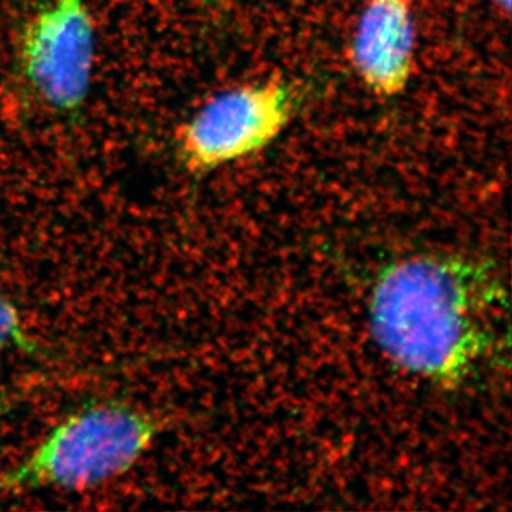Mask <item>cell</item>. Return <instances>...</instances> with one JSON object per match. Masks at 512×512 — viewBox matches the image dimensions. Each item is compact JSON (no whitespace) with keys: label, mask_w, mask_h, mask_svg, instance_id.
I'll return each mask as SVG.
<instances>
[{"label":"cell","mask_w":512,"mask_h":512,"mask_svg":"<svg viewBox=\"0 0 512 512\" xmlns=\"http://www.w3.org/2000/svg\"><path fill=\"white\" fill-rule=\"evenodd\" d=\"M507 295L488 266L417 255L386 266L369 298L377 346L397 366L444 387L478 375L508 346Z\"/></svg>","instance_id":"cell-1"},{"label":"cell","mask_w":512,"mask_h":512,"mask_svg":"<svg viewBox=\"0 0 512 512\" xmlns=\"http://www.w3.org/2000/svg\"><path fill=\"white\" fill-rule=\"evenodd\" d=\"M158 431L157 420L128 404L107 402L72 414L0 474V498L40 490H87L136 466Z\"/></svg>","instance_id":"cell-2"},{"label":"cell","mask_w":512,"mask_h":512,"mask_svg":"<svg viewBox=\"0 0 512 512\" xmlns=\"http://www.w3.org/2000/svg\"><path fill=\"white\" fill-rule=\"evenodd\" d=\"M301 103L299 84L281 77L215 94L178 128V160L205 174L259 153L284 133Z\"/></svg>","instance_id":"cell-3"},{"label":"cell","mask_w":512,"mask_h":512,"mask_svg":"<svg viewBox=\"0 0 512 512\" xmlns=\"http://www.w3.org/2000/svg\"><path fill=\"white\" fill-rule=\"evenodd\" d=\"M94 22L87 0H47L23 30V80L60 116H77L86 103L94 67Z\"/></svg>","instance_id":"cell-4"},{"label":"cell","mask_w":512,"mask_h":512,"mask_svg":"<svg viewBox=\"0 0 512 512\" xmlns=\"http://www.w3.org/2000/svg\"><path fill=\"white\" fill-rule=\"evenodd\" d=\"M416 0H367L350 42L353 70L383 99L406 90L414 70Z\"/></svg>","instance_id":"cell-5"},{"label":"cell","mask_w":512,"mask_h":512,"mask_svg":"<svg viewBox=\"0 0 512 512\" xmlns=\"http://www.w3.org/2000/svg\"><path fill=\"white\" fill-rule=\"evenodd\" d=\"M10 348L35 350L20 322L18 309L0 293V355Z\"/></svg>","instance_id":"cell-6"},{"label":"cell","mask_w":512,"mask_h":512,"mask_svg":"<svg viewBox=\"0 0 512 512\" xmlns=\"http://www.w3.org/2000/svg\"><path fill=\"white\" fill-rule=\"evenodd\" d=\"M494 6L498 9L503 10L505 15H510L511 12V0H490Z\"/></svg>","instance_id":"cell-7"},{"label":"cell","mask_w":512,"mask_h":512,"mask_svg":"<svg viewBox=\"0 0 512 512\" xmlns=\"http://www.w3.org/2000/svg\"><path fill=\"white\" fill-rule=\"evenodd\" d=\"M0 412H2V400H0Z\"/></svg>","instance_id":"cell-8"}]
</instances>
